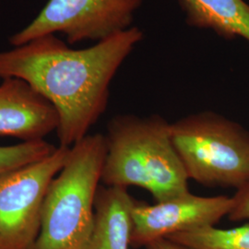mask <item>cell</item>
Returning <instances> with one entry per match:
<instances>
[{
  "label": "cell",
  "mask_w": 249,
  "mask_h": 249,
  "mask_svg": "<svg viewBox=\"0 0 249 249\" xmlns=\"http://www.w3.org/2000/svg\"><path fill=\"white\" fill-rule=\"evenodd\" d=\"M143 32L130 27L88 48L72 49L54 35L0 52V76L27 81L53 105L59 145L72 147L105 113L109 87Z\"/></svg>",
  "instance_id": "1"
},
{
  "label": "cell",
  "mask_w": 249,
  "mask_h": 249,
  "mask_svg": "<svg viewBox=\"0 0 249 249\" xmlns=\"http://www.w3.org/2000/svg\"><path fill=\"white\" fill-rule=\"evenodd\" d=\"M107 151L101 182L107 187H139L156 202L188 192V178L170 132L158 115H120L107 125Z\"/></svg>",
  "instance_id": "2"
},
{
  "label": "cell",
  "mask_w": 249,
  "mask_h": 249,
  "mask_svg": "<svg viewBox=\"0 0 249 249\" xmlns=\"http://www.w3.org/2000/svg\"><path fill=\"white\" fill-rule=\"evenodd\" d=\"M107 151L101 133L88 134L71 147L65 165L46 190L40 231L31 249H85Z\"/></svg>",
  "instance_id": "3"
},
{
  "label": "cell",
  "mask_w": 249,
  "mask_h": 249,
  "mask_svg": "<svg viewBox=\"0 0 249 249\" xmlns=\"http://www.w3.org/2000/svg\"><path fill=\"white\" fill-rule=\"evenodd\" d=\"M170 132L188 179L205 187L239 189L249 182V132L212 111L170 123Z\"/></svg>",
  "instance_id": "4"
},
{
  "label": "cell",
  "mask_w": 249,
  "mask_h": 249,
  "mask_svg": "<svg viewBox=\"0 0 249 249\" xmlns=\"http://www.w3.org/2000/svg\"><path fill=\"white\" fill-rule=\"evenodd\" d=\"M70 151L71 147L59 145L44 159L0 176V249H32L46 190Z\"/></svg>",
  "instance_id": "5"
},
{
  "label": "cell",
  "mask_w": 249,
  "mask_h": 249,
  "mask_svg": "<svg viewBox=\"0 0 249 249\" xmlns=\"http://www.w3.org/2000/svg\"><path fill=\"white\" fill-rule=\"evenodd\" d=\"M143 0H48L29 25L10 37L15 47L63 34L68 43L106 40L130 28Z\"/></svg>",
  "instance_id": "6"
},
{
  "label": "cell",
  "mask_w": 249,
  "mask_h": 249,
  "mask_svg": "<svg viewBox=\"0 0 249 249\" xmlns=\"http://www.w3.org/2000/svg\"><path fill=\"white\" fill-rule=\"evenodd\" d=\"M231 206V196H196L189 191L154 205L134 201L130 247L146 248L176 233L215 226Z\"/></svg>",
  "instance_id": "7"
},
{
  "label": "cell",
  "mask_w": 249,
  "mask_h": 249,
  "mask_svg": "<svg viewBox=\"0 0 249 249\" xmlns=\"http://www.w3.org/2000/svg\"><path fill=\"white\" fill-rule=\"evenodd\" d=\"M58 123L53 105L27 81L14 77L1 80L0 136L41 141L56 131Z\"/></svg>",
  "instance_id": "8"
},
{
  "label": "cell",
  "mask_w": 249,
  "mask_h": 249,
  "mask_svg": "<svg viewBox=\"0 0 249 249\" xmlns=\"http://www.w3.org/2000/svg\"><path fill=\"white\" fill-rule=\"evenodd\" d=\"M134 201L124 187L100 186L93 228L85 249H129Z\"/></svg>",
  "instance_id": "9"
},
{
  "label": "cell",
  "mask_w": 249,
  "mask_h": 249,
  "mask_svg": "<svg viewBox=\"0 0 249 249\" xmlns=\"http://www.w3.org/2000/svg\"><path fill=\"white\" fill-rule=\"evenodd\" d=\"M190 26L212 30L226 39L249 42V5L244 0H178Z\"/></svg>",
  "instance_id": "10"
},
{
  "label": "cell",
  "mask_w": 249,
  "mask_h": 249,
  "mask_svg": "<svg viewBox=\"0 0 249 249\" xmlns=\"http://www.w3.org/2000/svg\"><path fill=\"white\" fill-rule=\"evenodd\" d=\"M166 238L189 249H249V223L232 229L206 227Z\"/></svg>",
  "instance_id": "11"
},
{
  "label": "cell",
  "mask_w": 249,
  "mask_h": 249,
  "mask_svg": "<svg viewBox=\"0 0 249 249\" xmlns=\"http://www.w3.org/2000/svg\"><path fill=\"white\" fill-rule=\"evenodd\" d=\"M55 149L54 145L45 140L0 146V176L42 160Z\"/></svg>",
  "instance_id": "12"
},
{
  "label": "cell",
  "mask_w": 249,
  "mask_h": 249,
  "mask_svg": "<svg viewBox=\"0 0 249 249\" xmlns=\"http://www.w3.org/2000/svg\"><path fill=\"white\" fill-rule=\"evenodd\" d=\"M232 206L228 219L232 222L249 221V182L231 196Z\"/></svg>",
  "instance_id": "13"
},
{
  "label": "cell",
  "mask_w": 249,
  "mask_h": 249,
  "mask_svg": "<svg viewBox=\"0 0 249 249\" xmlns=\"http://www.w3.org/2000/svg\"><path fill=\"white\" fill-rule=\"evenodd\" d=\"M146 249H189L168 238H160L149 244Z\"/></svg>",
  "instance_id": "14"
},
{
  "label": "cell",
  "mask_w": 249,
  "mask_h": 249,
  "mask_svg": "<svg viewBox=\"0 0 249 249\" xmlns=\"http://www.w3.org/2000/svg\"><path fill=\"white\" fill-rule=\"evenodd\" d=\"M1 80H2V78H1V76H0V81H1Z\"/></svg>",
  "instance_id": "15"
}]
</instances>
